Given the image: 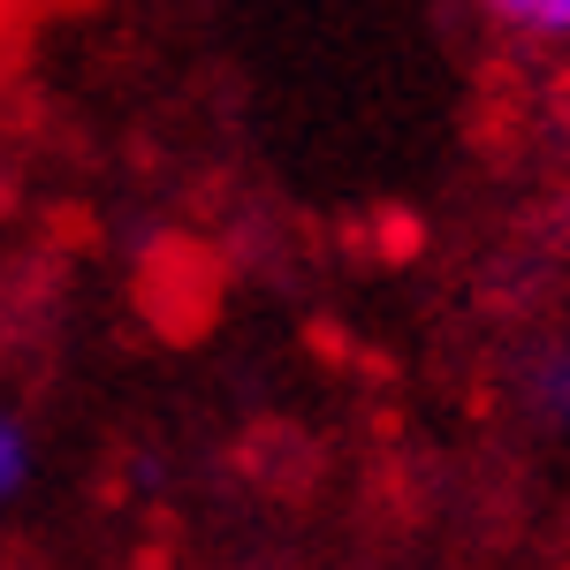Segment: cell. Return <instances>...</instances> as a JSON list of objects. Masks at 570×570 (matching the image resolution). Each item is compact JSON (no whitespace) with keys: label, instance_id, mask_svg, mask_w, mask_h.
Returning <instances> with one entry per match:
<instances>
[{"label":"cell","instance_id":"6da1fadb","mask_svg":"<svg viewBox=\"0 0 570 570\" xmlns=\"http://www.w3.org/2000/svg\"><path fill=\"white\" fill-rule=\"evenodd\" d=\"M487 16L518 39H540V46H570V0H480Z\"/></svg>","mask_w":570,"mask_h":570},{"label":"cell","instance_id":"7a4b0ae2","mask_svg":"<svg viewBox=\"0 0 570 570\" xmlns=\"http://www.w3.org/2000/svg\"><path fill=\"white\" fill-rule=\"evenodd\" d=\"M525 395H532V411H540L548 426H570V343H556L548 357H532Z\"/></svg>","mask_w":570,"mask_h":570},{"label":"cell","instance_id":"3957f363","mask_svg":"<svg viewBox=\"0 0 570 570\" xmlns=\"http://www.w3.org/2000/svg\"><path fill=\"white\" fill-rule=\"evenodd\" d=\"M31 487V426L16 411H0V502Z\"/></svg>","mask_w":570,"mask_h":570}]
</instances>
